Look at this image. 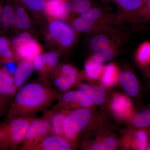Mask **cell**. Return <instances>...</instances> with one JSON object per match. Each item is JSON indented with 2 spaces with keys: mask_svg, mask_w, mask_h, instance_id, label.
<instances>
[{
  "mask_svg": "<svg viewBox=\"0 0 150 150\" xmlns=\"http://www.w3.org/2000/svg\"><path fill=\"white\" fill-rule=\"evenodd\" d=\"M61 93L47 83H30L16 92L8 111V118L34 115L57 101Z\"/></svg>",
  "mask_w": 150,
  "mask_h": 150,
  "instance_id": "obj_1",
  "label": "cell"
},
{
  "mask_svg": "<svg viewBox=\"0 0 150 150\" xmlns=\"http://www.w3.org/2000/svg\"><path fill=\"white\" fill-rule=\"evenodd\" d=\"M34 115L8 118L1 123L0 149H16L20 147L30 125L36 118Z\"/></svg>",
  "mask_w": 150,
  "mask_h": 150,
  "instance_id": "obj_2",
  "label": "cell"
},
{
  "mask_svg": "<svg viewBox=\"0 0 150 150\" xmlns=\"http://www.w3.org/2000/svg\"><path fill=\"white\" fill-rule=\"evenodd\" d=\"M92 108H82L69 110L64 121L65 137L76 142L81 134L90 127L93 121Z\"/></svg>",
  "mask_w": 150,
  "mask_h": 150,
  "instance_id": "obj_3",
  "label": "cell"
},
{
  "mask_svg": "<svg viewBox=\"0 0 150 150\" xmlns=\"http://www.w3.org/2000/svg\"><path fill=\"white\" fill-rule=\"evenodd\" d=\"M51 134V126L48 119L43 116L32 121L21 145V149L31 150L48 135Z\"/></svg>",
  "mask_w": 150,
  "mask_h": 150,
  "instance_id": "obj_4",
  "label": "cell"
},
{
  "mask_svg": "<svg viewBox=\"0 0 150 150\" xmlns=\"http://www.w3.org/2000/svg\"><path fill=\"white\" fill-rule=\"evenodd\" d=\"M57 101L53 108L67 110L93 108L95 105L85 94L79 89L61 93Z\"/></svg>",
  "mask_w": 150,
  "mask_h": 150,
  "instance_id": "obj_5",
  "label": "cell"
},
{
  "mask_svg": "<svg viewBox=\"0 0 150 150\" xmlns=\"http://www.w3.org/2000/svg\"><path fill=\"white\" fill-rule=\"evenodd\" d=\"M120 146L126 149L150 150V128H130L123 134L120 140Z\"/></svg>",
  "mask_w": 150,
  "mask_h": 150,
  "instance_id": "obj_6",
  "label": "cell"
},
{
  "mask_svg": "<svg viewBox=\"0 0 150 150\" xmlns=\"http://www.w3.org/2000/svg\"><path fill=\"white\" fill-rule=\"evenodd\" d=\"M109 106L112 115L119 121H129L135 112L130 98L118 93L112 94Z\"/></svg>",
  "mask_w": 150,
  "mask_h": 150,
  "instance_id": "obj_7",
  "label": "cell"
},
{
  "mask_svg": "<svg viewBox=\"0 0 150 150\" xmlns=\"http://www.w3.org/2000/svg\"><path fill=\"white\" fill-rule=\"evenodd\" d=\"M51 37L64 47H69L74 42L76 35L71 27L64 22L55 20L49 25Z\"/></svg>",
  "mask_w": 150,
  "mask_h": 150,
  "instance_id": "obj_8",
  "label": "cell"
},
{
  "mask_svg": "<svg viewBox=\"0 0 150 150\" xmlns=\"http://www.w3.org/2000/svg\"><path fill=\"white\" fill-rule=\"evenodd\" d=\"M76 142L64 137L51 134L46 137L31 150H71L77 148Z\"/></svg>",
  "mask_w": 150,
  "mask_h": 150,
  "instance_id": "obj_9",
  "label": "cell"
},
{
  "mask_svg": "<svg viewBox=\"0 0 150 150\" xmlns=\"http://www.w3.org/2000/svg\"><path fill=\"white\" fill-rule=\"evenodd\" d=\"M120 146V140L115 135L108 132H100L94 141L84 142L83 149L90 150H113Z\"/></svg>",
  "mask_w": 150,
  "mask_h": 150,
  "instance_id": "obj_10",
  "label": "cell"
},
{
  "mask_svg": "<svg viewBox=\"0 0 150 150\" xmlns=\"http://www.w3.org/2000/svg\"><path fill=\"white\" fill-rule=\"evenodd\" d=\"M118 81L126 95L130 98L137 97L140 92V84L137 76L129 70L119 73Z\"/></svg>",
  "mask_w": 150,
  "mask_h": 150,
  "instance_id": "obj_11",
  "label": "cell"
},
{
  "mask_svg": "<svg viewBox=\"0 0 150 150\" xmlns=\"http://www.w3.org/2000/svg\"><path fill=\"white\" fill-rule=\"evenodd\" d=\"M69 110L52 108L44 112L43 116L48 119L51 126V134L65 137L64 121Z\"/></svg>",
  "mask_w": 150,
  "mask_h": 150,
  "instance_id": "obj_12",
  "label": "cell"
},
{
  "mask_svg": "<svg viewBox=\"0 0 150 150\" xmlns=\"http://www.w3.org/2000/svg\"><path fill=\"white\" fill-rule=\"evenodd\" d=\"M81 17L96 25L101 30L110 28L112 18L105 13L103 10L97 7H91L82 13Z\"/></svg>",
  "mask_w": 150,
  "mask_h": 150,
  "instance_id": "obj_13",
  "label": "cell"
},
{
  "mask_svg": "<svg viewBox=\"0 0 150 150\" xmlns=\"http://www.w3.org/2000/svg\"><path fill=\"white\" fill-rule=\"evenodd\" d=\"M112 30L108 28L93 34L90 40L89 45L93 53L101 51L114 46H117L115 39L110 35Z\"/></svg>",
  "mask_w": 150,
  "mask_h": 150,
  "instance_id": "obj_14",
  "label": "cell"
},
{
  "mask_svg": "<svg viewBox=\"0 0 150 150\" xmlns=\"http://www.w3.org/2000/svg\"><path fill=\"white\" fill-rule=\"evenodd\" d=\"M79 89L85 94L95 105L101 106L107 101V93L103 86L81 83L79 85Z\"/></svg>",
  "mask_w": 150,
  "mask_h": 150,
  "instance_id": "obj_15",
  "label": "cell"
},
{
  "mask_svg": "<svg viewBox=\"0 0 150 150\" xmlns=\"http://www.w3.org/2000/svg\"><path fill=\"white\" fill-rule=\"evenodd\" d=\"M17 91L13 77L0 69V96L9 102Z\"/></svg>",
  "mask_w": 150,
  "mask_h": 150,
  "instance_id": "obj_16",
  "label": "cell"
},
{
  "mask_svg": "<svg viewBox=\"0 0 150 150\" xmlns=\"http://www.w3.org/2000/svg\"><path fill=\"white\" fill-rule=\"evenodd\" d=\"M15 48L17 54L20 58L30 62H32L36 56L40 55L41 51L40 45L32 39Z\"/></svg>",
  "mask_w": 150,
  "mask_h": 150,
  "instance_id": "obj_17",
  "label": "cell"
},
{
  "mask_svg": "<svg viewBox=\"0 0 150 150\" xmlns=\"http://www.w3.org/2000/svg\"><path fill=\"white\" fill-rule=\"evenodd\" d=\"M32 62L24 61L17 67L13 75V80L17 91L28 79L33 70Z\"/></svg>",
  "mask_w": 150,
  "mask_h": 150,
  "instance_id": "obj_18",
  "label": "cell"
},
{
  "mask_svg": "<svg viewBox=\"0 0 150 150\" xmlns=\"http://www.w3.org/2000/svg\"><path fill=\"white\" fill-rule=\"evenodd\" d=\"M119 75L117 66L113 64H109L103 68L99 79L103 87L109 88L118 81Z\"/></svg>",
  "mask_w": 150,
  "mask_h": 150,
  "instance_id": "obj_19",
  "label": "cell"
},
{
  "mask_svg": "<svg viewBox=\"0 0 150 150\" xmlns=\"http://www.w3.org/2000/svg\"><path fill=\"white\" fill-rule=\"evenodd\" d=\"M129 121L132 129L150 128V106L139 112H135Z\"/></svg>",
  "mask_w": 150,
  "mask_h": 150,
  "instance_id": "obj_20",
  "label": "cell"
},
{
  "mask_svg": "<svg viewBox=\"0 0 150 150\" xmlns=\"http://www.w3.org/2000/svg\"><path fill=\"white\" fill-rule=\"evenodd\" d=\"M127 18L136 13L145 3L144 0H113Z\"/></svg>",
  "mask_w": 150,
  "mask_h": 150,
  "instance_id": "obj_21",
  "label": "cell"
},
{
  "mask_svg": "<svg viewBox=\"0 0 150 150\" xmlns=\"http://www.w3.org/2000/svg\"><path fill=\"white\" fill-rule=\"evenodd\" d=\"M127 18L135 24H144L150 22V0H148L136 13Z\"/></svg>",
  "mask_w": 150,
  "mask_h": 150,
  "instance_id": "obj_22",
  "label": "cell"
},
{
  "mask_svg": "<svg viewBox=\"0 0 150 150\" xmlns=\"http://www.w3.org/2000/svg\"><path fill=\"white\" fill-rule=\"evenodd\" d=\"M102 63L94 61L92 58L87 60L85 65V72L88 79L91 80H97L100 78L103 71Z\"/></svg>",
  "mask_w": 150,
  "mask_h": 150,
  "instance_id": "obj_23",
  "label": "cell"
},
{
  "mask_svg": "<svg viewBox=\"0 0 150 150\" xmlns=\"http://www.w3.org/2000/svg\"><path fill=\"white\" fill-rule=\"evenodd\" d=\"M73 26L74 28L77 31L85 33H93L94 34L102 31L96 25L81 17L75 20L73 23Z\"/></svg>",
  "mask_w": 150,
  "mask_h": 150,
  "instance_id": "obj_24",
  "label": "cell"
},
{
  "mask_svg": "<svg viewBox=\"0 0 150 150\" xmlns=\"http://www.w3.org/2000/svg\"><path fill=\"white\" fill-rule=\"evenodd\" d=\"M117 46L93 53L92 59L100 63L111 61L117 54Z\"/></svg>",
  "mask_w": 150,
  "mask_h": 150,
  "instance_id": "obj_25",
  "label": "cell"
},
{
  "mask_svg": "<svg viewBox=\"0 0 150 150\" xmlns=\"http://www.w3.org/2000/svg\"><path fill=\"white\" fill-rule=\"evenodd\" d=\"M137 60L139 64L144 67L150 64V42L146 41L139 47L137 54Z\"/></svg>",
  "mask_w": 150,
  "mask_h": 150,
  "instance_id": "obj_26",
  "label": "cell"
},
{
  "mask_svg": "<svg viewBox=\"0 0 150 150\" xmlns=\"http://www.w3.org/2000/svg\"><path fill=\"white\" fill-rule=\"evenodd\" d=\"M13 23L20 29L29 28L30 25V21L23 8L19 7L15 11Z\"/></svg>",
  "mask_w": 150,
  "mask_h": 150,
  "instance_id": "obj_27",
  "label": "cell"
},
{
  "mask_svg": "<svg viewBox=\"0 0 150 150\" xmlns=\"http://www.w3.org/2000/svg\"><path fill=\"white\" fill-rule=\"evenodd\" d=\"M0 59L4 63L15 60L14 56L11 50L9 42L7 38L4 36H0Z\"/></svg>",
  "mask_w": 150,
  "mask_h": 150,
  "instance_id": "obj_28",
  "label": "cell"
},
{
  "mask_svg": "<svg viewBox=\"0 0 150 150\" xmlns=\"http://www.w3.org/2000/svg\"><path fill=\"white\" fill-rule=\"evenodd\" d=\"M60 74L63 75L73 86L77 85L79 83V76L77 70L72 65L65 64L61 69Z\"/></svg>",
  "mask_w": 150,
  "mask_h": 150,
  "instance_id": "obj_29",
  "label": "cell"
},
{
  "mask_svg": "<svg viewBox=\"0 0 150 150\" xmlns=\"http://www.w3.org/2000/svg\"><path fill=\"white\" fill-rule=\"evenodd\" d=\"M52 82L54 88L61 93L69 91L73 87L67 79L60 73L56 75L53 79Z\"/></svg>",
  "mask_w": 150,
  "mask_h": 150,
  "instance_id": "obj_30",
  "label": "cell"
},
{
  "mask_svg": "<svg viewBox=\"0 0 150 150\" xmlns=\"http://www.w3.org/2000/svg\"><path fill=\"white\" fill-rule=\"evenodd\" d=\"M13 8L10 4H6L3 6L1 17V24L4 28L8 27L13 23L14 18Z\"/></svg>",
  "mask_w": 150,
  "mask_h": 150,
  "instance_id": "obj_31",
  "label": "cell"
},
{
  "mask_svg": "<svg viewBox=\"0 0 150 150\" xmlns=\"http://www.w3.org/2000/svg\"><path fill=\"white\" fill-rule=\"evenodd\" d=\"M72 10L78 13H83L91 7V0H73Z\"/></svg>",
  "mask_w": 150,
  "mask_h": 150,
  "instance_id": "obj_32",
  "label": "cell"
},
{
  "mask_svg": "<svg viewBox=\"0 0 150 150\" xmlns=\"http://www.w3.org/2000/svg\"><path fill=\"white\" fill-rule=\"evenodd\" d=\"M71 11V3L63 2L57 10L55 17L61 20H65Z\"/></svg>",
  "mask_w": 150,
  "mask_h": 150,
  "instance_id": "obj_33",
  "label": "cell"
},
{
  "mask_svg": "<svg viewBox=\"0 0 150 150\" xmlns=\"http://www.w3.org/2000/svg\"><path fill=\"white\" fill-rule=\"evenodd\" d=\"M43 56L46 69H52L58 65L59 57L56 53L53 52H48L43 54Z\"/></svg>",
  "mask_w": 150,
  "mask_h": 150,
  "instance_id": "obj_34",
  "label": "cell"
},
{
  "mask_svg": "<svg viewBox=\"0 0 150 150\" xmlns=\"http://www.w3.org/2000/svg\"><path fill=\"white\" fill-rule=\"evenodd\" d=\"M63 2L62 0H47L45 6L46 13L50 16L55 17L57 10Z\"/></svg>",
  "mask_w": 150,
  "mask_h": 150,
  "instance_id": "obj_35",
  "label": "cell"
},
{
  "mask_svg": "<svg viewBox=\"0 0 150 150\" xmlns=\"http://www.w3.org/2000/svg\"><path fill=\"white\" fill-rule=\"evenodd\" d=\"M28 7L33 10L40 11L45 8V0H20Z\"/></svg>",
  "mask_w": 150,
  "mask_h": 150,
  "instance_id": "obj_36",
  "label": "cell"
},
{
  "mask_svg": "<svg viewBox=\"0 0 150 150\" xmlns=\"http://www.w3.org/2000/svg\"><path fill=\"white\" fill-rule=\"evenodd\" d=\"M33 67L38 72L44 73L46 71V68L43 55H39L33 60Z\"/></svg>",
  "mask_w": 150,
  "mask_h": 150,
  "instance_id": "obj_37",
  "label": "cell"
},
{
  "mask_svg": "<svg viewBox=\"0 0 150 150\" xmlns=\"http://www.w3.org/2000/svg\"><path fill=\"white\" fill-rule=\"evenodd\" d=\"M31 39V36L27 33H23L18 36L14 38L12 41L13 44L15 46H18L27 42Z\"/></svg>",
  "mask_w": 150,
  "mask_h": 150,
  "instance_id": "obj_38",
  "label": "cell"
},
{
  "mask_svg": "<svg viewBox=\"0 0 150 150\" xmlns=\"http://www.w3.org/2000/svg\"><path fill=\"white\" fill-rule=\"evenodd\" d=\"M17 67L16 64L14 61H9L4 63L3 69L6 72L12 76L15 72Z\"/></svg>",
  "mask_w": 150,
  "mask_h": 150,
  "instance_id": "obj_39",
  "label": "cell"
},
{
  "mask_svg": "<svg viewBox=\"0 0 150 150\" xmlns=\"http://www.w3.org/2000/svg\"><path fill=\"white\" fill-rule=\"evenodd\" d=\"M3 6L2 5L1 3V1H0V24H1V17L2 13Z\"/></svg>",
  "mask_w": 150,
  "mask_h": 150,
  "instance_id": "obj_40",
  "label": "cell"
},
{
  "mask_svg": "<svg viewBox=\"0 0 150 150\" xmlns=\"http://www.w3.org/2000/svg\"><path fill=\"white\" fill-rule=\"evenodd\" d=\"M148 76L149 78L150 81V67L149 68V70L148 71Z\"/></svg>",
  "mask_w": 150,
  "mask_h": 150,
  "instance_id": "obj_41",
  "label": "cell"
},
{
  "mask_svg": "<svg viewBox=\"0 0 150 150\" xmlns=\"http://www.w3.org/2000/svg\"><path fill=\"white\" fill-rule=\"evenodd\" d=\"M144 1L145 2H146V1H147L148 0H144Z\"/></svg>",
  "mask_w": 150,
  "mask_h": 150,
  "instance_id": "obj_42",
  "label": "cell"
},
{
  "mask_svg": "<svg viewBox=\"0 0 150 150\" xmlns=\"http://www.w3.org/2000/svg\"><path fill=\"white\" fill-rule=\"evenodd\" d=\"M103 1H105V0H103Z\"/></svg>",
  "mask_w": 150,
  "mask_h": 150,
  "instance_id": "obj_43",
  "label": "cell"
}]
</instances>
